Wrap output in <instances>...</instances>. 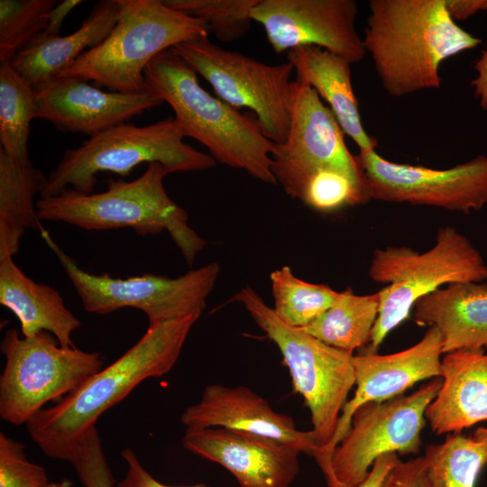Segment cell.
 Instances as JSON below:
<instances>
[{
  "label": "cell",
  "instance_id": "6da1fadb",
  "mask_svg": "<svg viewBox=\"0 0 487 487\" xmlns=\"http://www.w3.org/2000/svg\"><path fill=\"white\" fill-rule=\"evenodd\" d=\"M200 313L148 326L143 335L111 364L86 380L26 425L32 440L51 458L70 462L97 419L139 384L168 373L177 363Z\"/></svg>",
  "mask_w": 487,
  "mask_h": 487
},
{
  "label": "cell",
  "instance_id": "7a4b0ae2",
  "mask_svg": "<svg viewBox=\"0 0 487 487\" xmlns=\"http://www.w3.org/2000/svg\"><path fill=\"white\" fill-rule=\"evenodd\" d=\"M363 40L394 97L438 88L442 62L482 42L451 18L446 0H371Z\"/></svg>",
  "mask_w": 487,
  "mask_h": 487
},
{
  "label": "cell",
  "instance_id": "3957f363",
  "mask_svg": "<svg viewBox=\"0 0 487 487\" xmlns=\"http://www.w3.org/2000/svg\"><path fill=\"white\" fill-rule=\"evenodd\" d=\"M197 74L171 49L156 56L144 70L147 87L172 108L185 137L202 143L216 161L277 184L271 170L274 142L264 135L255 115L212 96Z\"/></svg>",
  "mask_w": 487,
  "mask_h": 487
},
{
  "label": "cell",
  "instance_id": "277c9868",
  "mask_svg": "<svg viewBox=\"0 0 487 487\" xmlns=\"http://www.w3.org/2000/svg\"><path fill=\"white\" fill-rule=\"evenodd\" d=\"M169 174L158 162L148 164L137 179H109L99 193L81 194L69 188L61 193L39 198L41 221L62 222L87 231L131 228L140 235L166 231L192 265L207 242L189 225L188 213L174 202L164 187Z\"/></svg>",
  "mask_w": 487,
  "mask_h": 487
},
{
  "label": "cell",
  "instance_id": "5b68a950",
  "mask_svg": "<svg viewBox=\"0 0 487 487\" xmlns=\"http://www.w3.org/2000/svg\"><path fill=\"white\" fill-rule=\"evenodd\" d=\"M121 12L109 35L56 77L93 81L119 93L148 90L144 70L161 52L202 38L206 23L168 6L163 0H119Z\"/></svg>",
  "mask_w": 487,
  "mask_h": 487
},
{
  "label": "cell",
  "instance_id": "8992f818",
  "mask_svg": "<svg viewBox=\"0 0 487 487\" xmlns=\"http://www.w3.org/2000/svg\"><path fill=\"white\" fill-rule=\"evenodd\" d=\"M174 117L137 126L122 124L98 133L77 148L68 149L47 177L40 198L72 188L81 194L94 193L100 172L127 177L142 163H161L170 173L201 171L215 167L210 155L186 143Z\"/></svg>",
  "mask_w": 487,
  "mask_h": 487
},
{
  "label": "cell",
  "instance_id": "52a82bcc",
  "mask_svg": "<svg viewBox=\"0 0 487 487\" xmlns=\"http://www.w3.org/2000/svg\"><path fill=\"white\" fill-rule=\"evenodd\" d=\"M369 275L387 284L379 291L378 317L366 351L376 353L418 299L443 285L482 282L487 279V265L466 236L454 227L443 226L437 229L435 245L423 253L406 246L375 250Z\"/></svg>",
  "mask_w": 487,
  "mask_h": 487
},
{
  "label": "cell",
  "instance_id": "ba28073f",
  "mask_svg": "<svg viewBox=\"0 0 487 487\" xmlns=\"http://www.w3.org/2000/svg\"><path fill=\"white\" fill-rule=\"evenodd\" d=\"M233 300L244 307L279 348L294 391L310 411L317 446L313 457L317 463L335 436L342 410L355 384L354 354L287 325L249 286L234 294Z\"/></svg>",
  "mask_w": 487,
  "mask_h": 487
},
{
  "label": "cell",
  "instance_id": "9c48e42d",
  "mask_svg": "<svg viewBox=\"0 0 487 487\" xmlns=\"http://www.w3.org/2000/svg\"><path fill=\"white\" fill-rule=\"evenodd\" d=\"M5 363L0 376V417L27 425L43 407L76 391L104 366L97 352L63 347L49 332L21 337L8 329L0 345Z\"/></svg>",
  "mask_w": 487,
  "mask_h": 487
},
{
  "label": "cell",
  "instance_id": "30bf717a",
  "mask_svg": "<svg viewBox=\"0 0 487 487\" xmlns=\"http://www.w3.org/2000/svg\"><path fill=\"white\" fill-rule=\"evenodd\" d=\"M41 235L54 253L87 312L107 315L124 308L142 310L148 326L200 313L220 273L210 262L176 277L144 273L127 278L93 274L81 269L43 229Z\"/></svg>",
  "mask_w": 487,
  "mask_h": 487
},
{
  "label": "cell",
  "instance_id": "8fae6325",
  "mask_svg": "<svg viewBox=\"0 0 487 487\" xmlns=\"http://www.w3.org/2000/svg\"><path fill=\"white\" fill-rule=\"evenodd\" d=\"M171 50L211 85L217 97L237 109H250L270 141L285 142L294 71L290 62L266 64L224 50L208 38L186 41Z\"/></svg>",
  "mask_w": 487,
  "mask_h": 487
},
{
  "label": "cell",
  "instance_id": "7c38bea8",
  "mask_svg": "<svg viewBox=\"0 0 487 487\" xmlns=\"http://www.w3.org/2000/svg\"><path fill=\"white\" fill-rule=\"evenodd\" d=\"M441 385V377H436L409 395L361 406L334 451L332 467L338 482L360 487L381 455L418 453L425 412Z\"/></svg>",
  "mask_w": 487,
  "mask_h": 487
},
{
  "label": "cell",
  "instance_id": "4fadbf2b",
  "mask_svg": "<svg viewBox=\"0 0 487 487\" xmlns=\"http://www.w3.org/2000/svg\"><path fill=\"white\" fill-rule=\"evenodd\" d=\"M344 134L318 94L293 80L288 136L284 142L274 143L271 156L277 184L291 198L308 179L320 172H341L366 185L357 155L347 149Z\"/></svg>",
  "mask_w": 487,
  "mask_h": 487
},
{
  "label": "cell",
  "instance_id": "5bb4252c",
  "mask_svg": "<svg viewBox=\"0 0 487 487\" xmlns=\"http://www.w3.org/2000/svg\"><path fill=\"white\" fill-rule=\"evenodd\" d=\"M370 199L469 213L487 205V156L446 170L400 164L375 150L360 152Z\"/></svg>",
  "mask_w": 487,
  "mask_h": 487
},
{
  "label": "cell",
  "instance_id": "9a60e30c",
  "mask_svg": "<svg viewBox=\"0 0 487 487\" xmlns=\"http://www.w3.org/2000/svg\"><path fill=\"white\" fill-rule=\"evenodd\" d=\"M357 14L354 0H259L252 18L278 54L312 45L353 64L367 54L355 26Z\"/></svg>",
  "mask_w": 487,
  "mask_h": 487
},
{
  "label": "cell",
  "instance_id": "2e32d148",
  "mask_svg": "<svg viewBox=\"0 0 487 487\" xmlns=\"http://www.w3.org/2000/svg\"><path fill=\"white\" fill-rule=\"evenodd\" d=\"M443 354L441 333L431 326L423 337L408 349L391 354L365 352L354 355V396L345 403L335 436L317 463L327 487H343L335 476L332 458L335 447L346 436L356 410L366 403L402 395L418 381L440 377Z\"/></svg>",
  "mask_w": 487,
  "mask_h": 487
},
{
  "label": "cell",
  "instance_id": "e0dca14e",
  "mask_svg": "<svg viewBox=\"0 0 487 487\" xmlns=\"http://www.w3.org/2000/svg\"><path fill=\"white\" fill-rule=\"evenodd\" d=\"M162 103L149 88L132 94L104 91L73 77H55L34 87L35 119L89 137Z\"/></svg>",
  "mask_w": 487,
  "mask_h": 487
},
{
  "label": "cell",
  "instance_id": "ac0fdd59",
  "mask_svg": "<svg viewBox=\"0 0 487 487\" xmlns=\"http://www.w3.org/2000/svg\"><path fill=\"white\" fill-rule=\"evenodd\" d=\"M182 445L229 471L239 487H289L300 470L299 449L244 431L188 427Z\"/></svg>",
  "mask_w": 487,
  "mask_h": 487
},
{
  "label": "cell",
  "instance_id": "d6986e66",
  "mask_svg": "<svg viewBox=\"0 0 487 487\" xmlns=\"http://www.w3.org/2000/svg\"><path fill=\"white\" fill-rule=\"evenodd\" d=\"M188 427H223L268 437L312 455L313 432L297 428L294 419L276 411L261 395L245 386L207 385L198 402L180 417Z\"/></svg>",
  "mask_w": 487,
  "mask_h": 487
},
{
  "label": "cell",
  "instance_id": "ffe728a7",
  "mask_svg": "<svg viewBox=\"0 0 487 487\" xmlns=\"http://www.w3.org/2000/svg\"><path fill=\"white\" fill-rule=\"evenodd\" d=\"M442 385L425 417L436 435L458 434L487 420V354L483 349L446 353L441 360Z\"/></svg>",
  "mask_w": 487,
  "mask_h": 487
},
{
  "label": "cell",
  "instance_id": "44dd1931",
  "mask_svg": "<svg viewBox=\"0 0 487 487\" xmlns=\"http://www.w3.org/2000/svg\"><path fill=\"white\" fill-rule=\"evenodd\" d=\"M413 308L418 325L438 328L444 354L487 347V284H448L418 299Z\"/></svg>",
  "mask_w": 487,
  "mask_h": 487
},
{
  "label": "cell",
  "instance_id": "7402d4cb",
  "mask_svg": "<svg viewBox=\"0 0 487 487\" xmlns=\"http://www.w3.org/2000/svg\"><path fill=\"white\" fill-rule=\"evenodd\" d=\"M296 81L311 87L335 115L344 133L360 152L375 150L377 140L363 128L351 80V63L317 46H302L287 52Z\"/></svg>",
  "mask_w": 487,
  "mask_h": 487
},
{
  "label": "cell",
  "instance_id": "603a6c76",
  "mask_svg": "<svg viewBox=\"0 0 487 487\" xmlns=\"http://www.w3.org/2000/svg\"><path fill=\"white\" fill-rule=\"evenodd\" d=\"M121 12L119 0L96 3L89 15L66 36H38L10 63L33 88L55 78L85 51L101 43L116 24Z\"/></svg>",
  "mask_w": 487,
  "mask_h": 487
},
{
  "label": "cell",
  "instance_id": "cb8c5ba5",
  "mask_svg": "<svg viewBox=\"0 0 487 487\" xmlns=\"http://www.w3.org/2000/svg\"><path fill=\"white\" fill-rule=\"evenodd\" d=\"M0 303L17 317L23 337L46 331L61 346H75L72 335L81 321L66 307L59 291L29 278L13 258L0 260Z\"/></svg>",
  "mask_w": 487,
  "mask_h": 487
},
{
  "label": "cell",
  "instance_id": "d4e9b609",
  "mask_svg": "<svg viewBox=\"0 0 487 487\" xmlns=\"http://www.w3.org/2000/svg\"><path fill=\"white\" fill-rule=\"evenodd\" d=\"M47 177L31 161H19L0 149V260L13 258L28 229L44 228L37 216Z\"/></svg>",
  "mask_w": 487,
  "mask_h": 487
},
{
  "label": "cell",
  "instance_id": "484cf974",
  "mask_svg": "<svg viewBox=\"0 0 487 487\" xmlns=\"http://www.w3.org/2000/svg\"><path fill=\"white\" fill-rule=\"evenodd\" d=\"M379 306V291L356 295L347 289L321 316L300 329L332 347L354 354V351L370 342Z\"/></svg>",
  "mask_w": 487,
  "mask_h": 487
},
{
  "label": "cell",
  "instance_id": "4316f807",
  "mask_svg": "<svg viewBox=\"0 0 487 487\" xmlns=\"http://www.w3.org/2000/svg\"><path fill=\"white\" fill-rule=\"evenodd\" d=\"M34 88L10 61L0 65V144L19 161H28L31 122L35 119Z\"/></svg>",
  "mask_w": 487,
  "mask_h": 487
},
{
  "label": "cell",
  "instance_id": "83f0119b",
  "mask_svg": "<svg viewBox=\"0 0 487 487\" xmlns=\"http://www.w3.org/2000/svg\"><path fill=\"white\" fill-rule=\"evenodd\" d=\"M273 310L287 325L303 328L316 320L336 300L340 292L324 284L305 281L282 266L270 275Z\"/></svg>",
  "mask_w": 487,
  "mask_h": 487
},
{
  "label": "cell",
  "instance_id": "f1b7e54d",
  "mask_svg": "<svg viewBox=\"0 0 487 487\" xmlns=\"http://www.w3.org/2000/svg\"><path fill=\"white\" fill-rule=\"evenodd\" d=\"M430 487H474L487 455L473 437L449 436L424 455Z\"/></svg>",
  "mask_w": 487,
  "mask_h": 487
},
{
  "label": "cell",
  "instance_id": "f546056e",
  "mask_svg": "<svg viewBox=\"0 0 487 487\" xmlns=\"http://www.w3.org/2000/svg\"><path fill=\"white\" fill-rule=\"evenodd\" d=\"M55 0L0 1V62L10 61L45 29Z\"/></svg>",
  "mask_w": 487,
  "mask_h": 487
},
{
  "label": "cell",
  "instance_id": "4dcf8cb0",
  "mask_svg": "<svg viewBox=\"0 0 487 487\" xmlns=\"http://www.w3.org/2000/svg\"><path fill=\"white\" fill-rule=\"evenodd\" d=\"M259 0H163L170 8L203 21L223 42L241 39L251 28Z\"/></svg>",
  "mask_w": 487,
  "mask_h": 487
},
{
  "label": "cell",
  "instance_id": "1f68e13d",
  "mask_svg": "<svg viewBox=\"0 0 487 487\" xmlns=\"http://www.w3.org/2000/svg\"><path fill=\"white\" fill-rule=\"evenodd\" d=\"M44 467L28 460L24 446L0 432V487H45Z\"/></svg>",
  "mask_w": 487,
  "mask_h": 487
},
{
  "label": "cell",
  "instance_id": "d6a6232c",
  "mask_svg": "<svg viewBox=\"0 0 487 487\" xmlns=\"http://www.w3.org/2000/svg\"><path fill=\"white\" fill-rule=\"evenodd\" d=\"M69 463L84 487H115V481L96 427L85 435Z\"/></svg>",
  "mask_w": 487,
  "mask_h": 487
},
{
  "label": "cell",
  "instance_id": "836d02e7",
  "mask_svg": "<svg viewBox=\"0 0 487 487\" xmlns=\"http://www.w3.org/2000/svg\"><path fill=\"white\" fill-rule=\"evenodd\" d=\"M381 487H430L424 455L408 461L399 459L386 475Z\"/></svg>",
  "mask_w": 487,
  "mask_h": 487
},
{
  "label": "cell",
  "instance_id": "e575fe53",
  "mask_svg": "<svg viewBox=\"0 0 487 487\" xmlns=\"http://www.w3.org/2000/svg\"><path fill=\"white\" fill-rule=\"evenodd\" d=\"M121 456L126 464V472L122 480L117 482V487H209L204 482L186 486L164 484L154 478L143 467L133 449H123Z\"/></svg>",
  "mask_w": 487,
  "mask_h": 487
},
{
  "label": "cell",
  "instance_id": "d590c367",
  "mask_svg": "<svg viewBox=\"0 0 487 487\" xmlns=\"http://www.w3.org/2000/svg\"><path fill=\"white\" fill-rule=\"evenodd\" d=\"M82 3L83 1L81 0H64L57 3L49 14L45 29L39 36L42 38L60 36L66 17L74 8Z\"/></svg>",
  "mask_w": 487,
  "mask_h": 487
},
{
  "label": "cell",
  "instance_id": "8d00e7d4",
  "mask_svg": "<svg viewBox=\"0 0 487 487\" xmlns=\"http://www.w3.org/2000/svg\"><path fill=\"white\" fill-rule=\"evenodd\" d=\"M398 460L399 456L394 453L378 457L374 461L367 478L360 487H381L386 475Z\"/></svg>",
  "mask_w": 487,
  "mask_h": 487
},
{
  "label": "cell",
  "instance_id": "74e56055",
  "mask_svg": "<svg viewBox=\"0 0 487 487\" xmlns=\"http://www.w3.org/2000/svg\"><path fill=\"white\" fill-rule=\"evenodd\" d=\"M446 6L455 22L464 21L479 11L487 10V0H446Z\"/></svg>",
  "mask_w": 487,
  "mask_h": 487
},
{
  "label": "cell",
  "instance_id": "f35d334b",
  "mask_svg": "<svg viewBox=\"0 0 487 487\" xmlns=\"http://www.w3.org/2000/svg\"><path fill=\"white\" fill-rule=\"evenodd\" d=\"M474 70L476 78L471 81L474 96L479 99L482 109H487V47L482 51L481 57L476 60Z\"/></svg>",
  "mask_w": 487,
  "mask_h": 487
},
{
  "label": "cell",
  "instance_id": "ab89813d",
  "mask_svg": "<svg viewBox=\"0 0 487 487\" xmlns=\"http://www.w3.org/2000/svg\"><path fill=\"white\" fill-rule=\"evenodd\" d=\"M473 438L480 443L487 455V427H478L474 432Z\"/></svg>",
  "mask_w": 487,
  "mask_h": 487
},
{
  "label": "cell",
  "instance_id": "60d3db41",
  "mask_svg": "<svg viewBox=\"0 0 487 487\" xmlns=\"http://www.w3.org/2000/svg\"><path fill=\"white\" fill-rule=\"evenodd\" d=\"M45 487H73V482L69 479L64 478L57 482H51Z\"/></svg>",
  "mask_w": 487,
  "mask_h": 487
}]
</instances>
